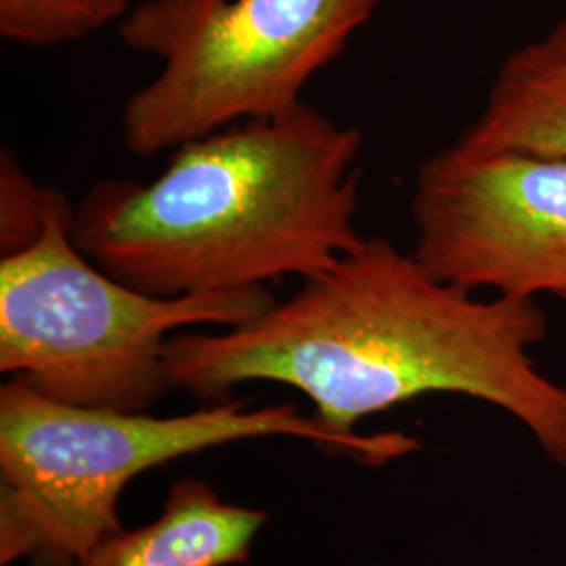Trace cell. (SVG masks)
<instances>
[{
    "mask_svg": "<svg viewBox=\"0 0 566 566\" xmlns=\"http://www.w3.org/2000/svg\"><path fill=\"white\" fill-rule=\"evenodd\" d=\"M51 189L25 172L13 151L0 158V248L11 254L28 248L44 229Z\"/></svg>",
    "mask_w": 566,
    "mask_h": 566,
    "instance_id": "cell-10",
    "label": "cell"
},
{
    "mask_svg": "<svg viewBox=\"0 0 566 566\" xmlns=\"http://www.w3.org/2000/svg\"><path fill=\"white\" fill-rule=\"evenodd\" d=\"M135 0H0V36L23 46L82 41L122 21Z\"/></svg>",
    "mask_w": 566,
    "mask_h": 566,
    "instance_id": "cell-9",
    "label": "cell"
},
{
    "mask_svg": "<svg viewBox=\"0 0 566 566\" xmlns=\"http://www.w3.org/2000/svg\"><path fill=\"white\" fill-rule=\"evenodd\" d=\"M453 145L566 160V18L500 63L483 109Z\"/></svg>",
    "mask_w": 566,
    "mask_h": 566,
    "instance_id": "cell-8",
    "label": "cell"
},
{
    "mask_svg": "<svg viewBox=\"0 0 566 566\" xmlns=\"http://www.w3.org/2000/svg\"><path fill=\"white\" fill-rule=\"evenodd\" d=\"M74 208L51 189L41 235L0 256V371L70 405L147 411L172 388L168 340L248 324L269 287L154 296L93 263L72 238Z\"/></svg>",
    "mask_w": 566,
    "mask_h": 566,
    "instance_id": "cell-4",
    "label": "cell"
},
{
    "mask_svg": "<svg viewBox=\"0 0 566 566\" xmlns=\"http://www.w3.org/2000/svg\"><path fill=\"white\" fill-rule=\"evenodd\" d=\"M254 439H296L371 468L420 449L405 432L336 434L294 403L223 399L151 416L61 403L9 378L0 388V565L76 566L120 531L122 491L139 474Z\"/></svg>",
    "mask_w": 566,
    "mask_h": 566,
    "instance_id": "cell-3",
    "label": "cell"
},
{
    "mask_svg": "<svg viewBox=\"0 0 566 566\" xmlns=\"http://www.w3.org/2000/svg\"><path fill=\"white\" fill-rule=\"evenodd\" d=\"M365 566H386V565H365Z\"/></svg>",
    "mask_w": 566,
    "mask_h": 566,
    "instance_id": "cell-11",
    "label": "cell"
},
{
    "mask_svg": "<svg viewBox=\"0 0 566 566\" xmlns=\"http://www.w3.org/2000/svg\"><path fill=\"white\" fill-rule=\"evenodd\" d=\"M266 523L261 507L224 502L208 483L179 479L151 523L105 535L76 566L243 565Z\"/></svg>",
    "mask_w": 566,
    "mask_h": 566,
    "instance_id": "cell-7",
    "label": "cell"
},
{
    "mask_svg": "<svg viewBox=\"0 0 566 566\" xmlns=\"http://www.w3.org/2000/svg\"><path fill=\"white\" fill-rule=\"evenodd\" d=\"M413 256L468 292L566 303V160L447 145L418 166Z\"/></svg>",
    "mask_w": 566,
    "mask_h": 566,
    "instance_id": "cell-6",
    "label": "cell"
},
{
    "mask_svg": "<svg viewBox=\"0 0 566 566\" xmlns=\"http://www.w3.org/2000/svg\"><path fill=\"white\" fill-rule=\"evenodd\" d=\"M364 133L311 103L182 143L149 181L102 179L72 238L116 280L154 296L311 280L364 242Z\"/></svg>",
    "mask_w": 566,
    "mask_h": 566,
    "instance_id": "cell-2",
    "label": "cell"
},
{
    "mask_svg": "<svg viewBox=\"0 0 566 566\" xmlns=\"http://www.w3.org/2000/svg\"><path fill=\"white\" fill-rule=\"evenodd\" d=\"M382 2L143 0L118 34L126 49L160 61V72L122 107L124 149L149 160L294 109Z\"/></svg>",
    "mask_w": 566,
    "mask_h": 566,
    "instance_id": "cell-5",
    "label": "cell"
},
{
    "mask_svg": "<svg viewBox=\"0 0 566 566\" xmlns=\"http://www.w3.org/2000/svg\"><path fill=\"white\" fill-rule=\"evenodd\" d=\"M549 334L535 298H479L386 238H364L248 324L191 329L166 346L170 386L206 403L243 385L298 390L332 432L426 395H464L516 418L566 470V386L531 346Z\"/></svg>",
    "mask_w": 566,
    "mask_h": 566,
    "instance_id": "cell-1",
    "label": "cell"
}]
</instances>
